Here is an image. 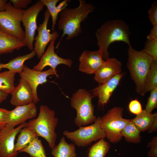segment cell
<instances>
[{
    "mask_svg": "<svg viewBox=\"0 0 157 157\" xmlns=\"http://www.w3.org/2000/svg\"><path fill=\"white\" fill-rule=\"evenodd\" d=\"M79 4L77 7L69 8L66 7L60 13L58 22V29L63 31V35L56 48H58L64 36L67 35L66 39L70 40L79 35L82 32L81 23L93 12L94 6L87 3L84 0H79Z\"/></svg>",
    "mask_w": 157,
    "mask_h": 157,
    "instance_id": "obj_1",
    "label": "cell"
},
{
    "mask_svg": "<svg viewBox=\"0 0 157 157\" xmlns=\"http://www.w3.org/2000/svg\"><path fill=\"white\" fill-rule=\"evenodd\" d=\"M130 32L128 25L122 19L108 20L105 22L95 33L99 50L103 59L109 57L108 49L110 45L116 41H122L129 46Z\"/></svg>",
    "mask_w": 157,
    "mask_h": 157,
    "instance_id": "obj_2",
    "label": "cell"
},
{
    "mask_svg": "<svg viewBox=\"0 0 157 157\" xmlns=\"http://www.w3.org/2000/svg\"><path fill=\"white\" fill-rule=\"evenodd\" d=\"M58 121L54 110L46 105H41L38 117L30 120L26 126L34 131L38 137L45 139L52 149L56 146L57 135L55 130Z\"/></svg>",
    "mask_w": 157,
    "mask_h": 157,
    "instance_id": "obj_3",
    "label": "cell"
},
{
    "mask_svg": "<svg viewBox=\"0 0 157 157\" xmlns=\"http://www.w3.org/2000/svg\"><path fill=\"white\" fill-rule=\"evenodd\" d=\"M128 55L127 67L135 84L136 91L140 95L153 59L142 50L138 51L134 49L131 45L129 46Z\"/></svg>",
    "mask_w": 157,
    "mask_h": 157,
    "instance_id": "obj_4",
    "label": "cell"
},
{
    "mask_svg": "<svg viewBox=\"0 0 157 157\" xmlns=\"http://www.w3.org/2000/svg\"><path fill=\"white\" fill-rule=\"evenodd\" d=\"M94 97L90 91L83 88L79 89L72 94L70 99V105L76 112L74 123L77 126H87L96 120L92 103Z\"/></svg>",
    "mask_w": 157,
    "mask_h": 157,
    "instance_id": "obj_5",
    "label": "cell"
},
{
    "mask_svg": "<svg viewBox=\"0 0 157 157\" xmlns=\"http://www.w3.org/2000/svg\"><path fill=\"white\" fill-rule=\"evenodd\" d=\"M124 109L115 106L108 110L101 117V124L106 137L113 143H117L122 139L121 132L130 119L122 117Z\"/></svg>",
    "mask_w": 157,
    "mask_h": 157,
    "instance_id": "obj_6",
    "label": "cell"
},
{
    "mask_svg": "<svg viewBox=\"0 0 157 157\" xmlns=\"http://www.w3.org/2000/svg\"><path fill=\"white\" fill-rule=\"evenodd\" d=\"M70 132L65 130L63 134L78 147H84L94 141L106 137L101 124V117H98L92 124L79 127Z\"/></svg>",
    "mask_w": 157,
    "mask_h": 157,
    "instance_id": "obj_7",
    "label": "cell"
},
{
    "mask_svg": "<svg viewBox=\"0 0 157 157\" xmlns=\"http://www.w3.org/2000/svg\"><path fill=\"white\" fill-rule=\"evenodd\" d=\"M5 10L0 11V28L4 32L23 41L25 31L21 26L24 10L14 7L11 3H7Z\"/></svg>",
    "mask_w": 157,
    "mask_h": 157,
    "instance_id": "obj_8",
    "label": "cell"
},
{
    "mask_svg": "<svg viewBox=\"0 0 157 157\" xmlns=\"http://www.w3.org/2000/svg\"><path fill=\"white\" fill-rule=\"evenodd\" d=\"M44 6L40 0L39 1L24 10L23 14L22 22L25 29V38L23 41L25 45L31 51L34 49L35 32L38 28L37 17Z\"/></svg>",
    "mask_w": 157,
    "mask_h": 157,
    "instance_id": "obj_9",
    "label": "cell"
},
{
    "mask_svg": "<svg viewBox=\"0 0 157 157\" xmlns=\"http://www.w3.org/2000/svg\"><path fill=\"white\" fill-rule=\"evenodd\" d=\"M27 124L26 122L16 128L7 124L0 129V157H17L18 153L15 150V138Z\"/></svg>",
    "mask_w": 157,
    "mask_h": 157,
    "instance_id": "obj_10",
    "label": "cell"
},
{
    "mask_svg": "<svg viewBox=\"0 0 157 157\" xmlns=\"http://www.w3.org/2000/svg\"><path fill=\"white\" fill-rule=\"evenodd\" d=\"M21 78L25 81L31 87L34 96V103L36 104L40 99L37 93V88L40 84L46 83L47 77L51 75H55L57 77L58 75L57 71L51 68L45 71H38L31 69L24 65L22 71L19 74Z\"/></svg>",
    "mask_w": 157,
    "mask_h": 157,
    "instance_id": "obj_11",
    "label": "cell"
},
{
    "mask_svg": "<svg viewBox=\"0 0 157 157\" xmlns=\"http://www.w3.org/2000/svg\"><path fill=\"white\" fill-rule=\"evenodd\" d=\"M51 16L47 9L44 13V18L42 23L40 24L37 30L38 34L35 37L33 50L39 59H40L44 53L45 48L48 43L53 40L55 41L59 36L56 31L50 33V30L47 28L48 23Z\"/></svg>",
    "mask_w": 157,
    "mask_h": 157,
    "instance_id": "obj_12",
    "label": "cell"
},
{
    "mask_svg": "<svg viewBox=\"0 0 157 157\" xmlns=\"http://www.w3.org/2000/svg\"><path fill=\"white\" fill-rule=\"evenodd\" d=\"M55 41L53 40L50 42L47 49L41 56L39 62L34 66L33 69L38 71H42L45 67L49 66L56 71V67L60 65H64L69 67H72L73 62L72 59L61 58L55 52Z\"/></svg>",
    "mask_w": 157,
    "mask_h": 157,
    "instance_id": "obj_13",
    "label": "cell"
},
{
    "mask_svg": "<svg viewBox=\"0 0 157 157\" xmlns=\"http://www.w3.org/2000/svg\"><path fill=\"white\" fill-rule=\"evenodd\" d=\"M78 69L88 74H95L105 62L99 50H84L80 55Z\"/></svg>",
    "mask_w": 157,
    "mask_h": 157,
    "instance_id": "obj_14",
    "label": "cell"
},
{
    "mask_svg": "<svg viewBox=\"0 0 157 157\" xmlns=\"http://www.w3.org/2000/svg\"><path fill=\"white\" fill-rule=\"evenodd\" d=\"M124 75V74L121 72L89 91L94 97H98L99 107H104L108 104L113 93Z\"/></svg>",
    "mask_w": 157,
    "mask_h": 157,
    "instance_id": "obj_15",
    "label": "cell"
},
{
    "mask_svg": "<svg viewBox=\"0 0 157 157\" xmlns=\"http://www.w3.org/2000/svg\"><path fill=\"white\" fill-rule=\"evenodd\" d=\"M37 115V107L34 103L17 106L14 109L9 110L7 124L15 127L35 117Z\"/></svg>",
    "mask_w": 157,
    "mask_h": 157,
    "instance_id": "obj_16",
    "label": "cell"
},
{
    "mask_svg": "<svg viewBox=\"0 0 157 157\" xmlns=\"http://www.w3.org/2000/svg\"><path fill=\"white\" fill-rule=\"evenodd\" d=\"M122 63L115 58H109L94 74V80L99 84L103 83L121 73Z\"/></svg>",
    "mask_w": 157,
    "mask_h": 157,
    "instance_id": "obj_17",
    "label": "cell"
},
{
    "mask_svg": "<svg viewBox=\"0 0 157 157\" xmlns=\"http://www.w3.org/2000/svg\"><path fill=\"white\" fill-rule=\"evenodd\" d=\"M10 103L16 106L27 105L34 103V96L28 84L22 78L12 92Z\"/></svg>",
    "mask_w": 157,
    "mask_h": 157,
    "instance_id": "obj_18",
    "label": "cell"
},
{
    "mask_svg": "<svg viewBox=\"0 0 157 157\" xmlns=\"http://www.w3.org/2000/svg\"><path fill=\"white\" fill-rule=\"evenodd\" d=\"M141 131H148L149 133L157 130V113H148L145 110H143L134 118L130 119Z\"/></svg>",
    "mask_w": 157,
    "mask_h": 157,
    "instance_id": "obj_19",
    "label": "cell"
},
{
    "mask_svg": "<svg viewBox=\"0 0 157 157\" xmlns=\"http://www.w3.org/2000/svg\"><path fill=\"white\" fill-rule=\"evenodd\" d=\"M25 46L23 41L8 34L0 28V55L13 53Z\"/></svg>",
    "mask_w": 157,
    "mask_h": 157,
    "instance_id": "obj_20",
    "label": "cell"
},
{
    "mask_svg": "<svg viewBox=\"0 0 157 157\" xmlns=\"http://www.w3.org/2000/svg\"><path fill=\"white\" fill-rule=\"evenodd\" d=\"M52 149L51 154L54 157H77L75 145L67 142L64 137L61 138L58 144Z\"/></svg>",
    "mask_w": 157,
    "mask_h": 157,
    "instance_id": "obj_21",
    "label": "cell"
},
{
    "mask_svg": "<svg viewBox=\"0 0 157 157\" xmlns=\"http://www.w3.org/2000/svg\"><path fill=\"white\" fill-rule=\"evenodd\" d=\"M37 137L36 133L31 129L26 126L22 128L19 131L15 144V152L19 153Z\"/></svg>",
    "mask_w": 157,
    "mask_h": 157,
    "instance_id": "obj_22",
    "label": "cell"
},
{
    "mask_svg": "<svg viewBox=\"0 0 157 157\" xmlns=\"http://www.w3.org/2000/svg\"><path fill=\"white\" fill-rule=\"evenodd\" d=\"M40 1L47 8L52 21V30L54 31L56 24L58 16L60 11L67 5L69 1L65 0L61 2L58 6L56 5L59 0H41Z\"/></svg>",
    "mask_w": 157,
    "mask_h": 157,
    "instance_id": "obj_23",
    "label": "cell"
},
{
    "mask_svg": "<svg viewBox=\"0 0 157 157\" xmlns=\"http://www.w3.org/2000/svg\"><path fill=\"white\" fill-rule=\"evenodd\" d=\"M36 53L33 50L28 54L19 56L10 60L8 63L3 64V68H6L15 74L20 73L23 70L24 63L26 60L33 58Z\"/></svg>",
    "mask_w": 157,
    "mask_h": 157,
    "instance_id": "obj_24",
    "label": "cell"
},
{
    "mask_svg": "<svg viewBox=\"0 0 157 157\" xmlns=\"http://www.w3.org/2000/svg\"><path fill=\"white\" fill-rule=\"evenodd\" d=\"M141 131L130 119L122 130L121 134L127 142L137 144L141 142Z\"/></svg>",
    "mask_w": 157,
    "mask_h": 157,
    "instance_id": "obj_25",
    "label": "cell"
},
{
    "mask_svg": "<svg viewBox=\"0 0 157 157\" xmlns=\"http://www.w3.org/2000/svg\"><path fill=\"white\" fill-rule=\"evenodd\" d=\"M157 88V60H153L147 75L144 87L140 95Z\"/></svg>",
    "mask_w": 157,
    "mask_h": 157,
    "instance_id": "obj_26",
    "label": "cell"
},
{
    "mask_svg": "<svg viewBox=\"0 0 157 157\" xmlns=\"http://www.w3.org/2000/svg\"><path fill=\"white\" fill-rule=\"evenodd\" d=\"M15 74L8 71L0 73V91L8 94H11L15 86Z\"/></svg>",
    "mask_w": 157,
    "mask_h": 157,
    "instance_id": "obj_27",
    "label": "cell"
},
{
    "mask_svg": "<svg viewBox=\"0 0 157 157\" xmlns=\"http://www.w3.org/2000/svg\"><path fill=\"white\" fill-rule=\"evenodd\" d=\"M25 152L31 157H47L41 140L38 137L35 138L26 148L19 153Z\"/></svg>",
    "mask_w": 157,
    "mask_h": 157,
    "instance_id": "obj_28",
    "label": "cell"
},
{
    "mask_svg": "<svg viewBox=\"0 0 157 157\" xmlns=\"http://www.w3.org/2000/svg\"><path fill=\"white\" fill-rule=\"evenodd\" d=\"M110 148L109 143L102 138L89 149L88 157H105Z\"/></svg>",
    "mask_w": 157,
    "mask_h": 157,
    "instance_id": "obj_29",
    "label": "cell"
},
{
    "mask_svg": "<svg viewBox=\"0 0 157 157\" xmlns=\"http://www.w3.org/2000/svg\"><path fill=\"white\" fill-rule=\"evenodd\" d=\"M142 50L151 56L153 60H157V39L153 40H147Z\"/></svg>",
    "mask_w": 157,
    "mask_h": 157,
    "instance_id": "obj_30",
    "label": "cell"
},
{
    "mask_svg": "<svg viewBox=\"0 0 157 157\" xmlns=\"http://www.w3.org/2000/svg\"><path fill=\"white\" fill-rule=\"evenodd\" d=\"M157 106V88H156L150 91V95L148 98L145 110L148 113H151Z\"/></svg>",
    "mask_w": 157,
    "mask_h": 157,
    "instance_id": "obj_31",
    "label": "cell"
},
{
    "mask_svg": "<svg viewBox=\"0 0 157 157\" xmlns=\"http://www.w3.org/2000/svg\"><path fill=\"white\" fill-rule=\"evenodd\" d=\"M128 109L131 113L136 115L140 114L143 110L140 102L137 99L131 100L129 102Z\"/></svg>",
    "mask_w": 157,
    "mask_h": 157,
    "instance_id": "obj_32",
    "label": "cell"
},
{
    "mask_svg": "<svg viewBox=\"0 0 157 157\" xmlns=\"http://www.w3.org/2000/svg\"><path fill=\"white\" fill-rule=\"evenodd\" d=\"M149 18L153 26L157 25V3L154 2L148 11Z\"/></svg>",
    "mask_w": 157,
    "mask_h": 157,
    "instance_id": "obj_33",
    "label": "cell"
},
{
    "mask_svg": "<svg viewBox=\"0 0 157 157\" xmlns=\"http://www.w3.org/2000/svg\"><path fill=\"white\" fill-rule=\"evenodd\" d=\"M147 147L151 149L148 153L149 157H157V137H154L148 144Z\"/></svg>",
    "mask_w": 157,
    "mask_h": 157,
    "instance_id": "obj_34",
    "label": "cell"
},
{
    "mask_svg": "<svg viewBox=\"0 0 157 157\" xmlns=\"http://www.w3.org/2000/svg\"><path fill=\"white\" fill-rule=\"evenodd\" d=\"M13 6L15 8L23 9L27 8L28 5L32 1L31 0H10Z\"/></svg>",
    "mask_w": 157,
    "mask_h": 157,
    "instance_id": "obj_35",
    "label": "cell"
},
{
    "mask_svg": "<svg viewBox=\"0 0 157 157\" xmlns=\"http://www.w3.org/2000/svg\"><path fill=\"white\" fill-rule=\"evenodd\" d=\"M9 110L0 108V129L7 124Z\"/></svg>",
    "mask_w": 157,
    "mask_h": 157,
    "instance_id": "obj_36",
    "label": "cell"
},
{
    "mask_svg": "<svg viewBox=\"0 0 157 157\" xmlns=\"http://www.w3.org/2000/svg\"><path fill=\"white\" fill-rule=\"evenodd\" d=\"M149 40H153L157 39V25L153 26L149 34L147 37Z\"/></svg>",
    "mask_w": 157,
    "mask_h": 157,
    "instance_id": "obj_37",
    "label": "cell"
},
{
    "mask_svg": "<svg viewBox=\"0 0 157 157\" xmlns=\"http://www.w3.org/2000/svg\"><path fill=\"white\" fill-rule=\"evenodd\" d=\"M8 95V94L0 91V104L6 99Z\"/></svg>",
    "mask_w": 157,
    "mask_h": 157,
    "instance_id": "obj_38",
    "label": "cell"
},
{
    "mask_svg": "<svg viewBox=\"0 0 157 157\" xmlns=\"http://www.w3.org/2000/svg\"><path fill=\"white\" fill-rule=\"evenodd\" d=\"M7 3V0H0V11H2L5 10V6Z\"/></svg>",
    "mask_w": 157,
    "mask_h": 157,
    "instance_id": "obj_39",
    "label": "cell"
},
{
    "mask_svg": "<svg viewBox=\"0 0 157 157\" xmlns=\"http://www.w3.org/2000/svg\"><path fill=\"white\" fill-rule=\"evenodd\" d=\"M3 68V63H1L0 62V71Z\"/></svg>",
    "mask_w": 157,
    "mask_h": 157,
    "instance_id": "obj_40",
    "label": "cell"
}]
</instances>
